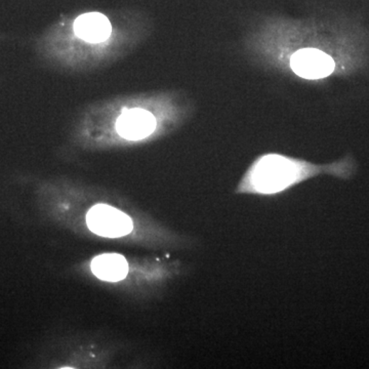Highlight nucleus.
<instances>
[{
  "instance_id": "7ed1b4c3",
  "label": "nucleus",
  "mask_w": 369,
  "mask_h": 369,
  "mask_svg": "<svg viewBox=\"0 0 369 369\" xmlns=\"http://www.w3.org/2000/svg\"><path fill=\"white\" fill-rule=\"evenodd\" d=\"M335 67L333 58L317 48H303L294 53L291 59L293 73L309 80L326 78L333 73Z\"/></svg>"
},
{
  "instance_id": "39448f33",
  "label": "nucleus",
  "mask_w": 369,
  "mask_h": 369,
  "mask_svg": "<svg viewBox=\"0 0 369 369\" xmlns=\"http://www.w3.org/2000/svg\"><path fill=\"white\" fill-rule=\"evenodd\" d=\"M74 32L84 41L100 43L106 41L111 35V23L103 14H84L74 22Z\"/></svg>"
},
{
  "instance_id": "f03ea898",
  "label": "nucleus",
  "mask_w": 369,
  "mask_h": 369,
  "mask_svg": "<svg viewBox=\"0 0 369 369\" xmlns=\"http://www.w3.org/2000/svg\"><path fill=\"white\" fill-rule=\"evenodd\" d=\"M86 224L95 234L103 237L118 238L130 234L132 221L120 210L106 204H99L90 209Z\"/></svg>"
},
{
  "instance_id": "f257e3e1",
  "label": "nucleus",
  "mask_w": 369,
  "mask_h": 369,
  "mask_svg": "<svg viewBox=\"0 0 369 369\" xmlns=\"http://www.w3.org/2000/svg\"><path fill=\"white\" fill-rule=\"evenodd\" d=\"M355 172L356 163L350 156L328 165H316L284 154L266 153L252 161L236 187L235 194L274 197L320 175L348 180Z\"/></svg>"
},
{
  "instance_id": "423d86ee",
  "label": "nucleus",
  "mask_w": 369,
  "mask_h": 369,
  "mask_svg": "<svg viewBox=\"0 0 369 369\" xmlns=\"http://www.w3.org/2000/svg\"><path fill=\"white\" fill-rule=\"evenodd\" d=\"M90 267L95 276L108 282L120 281L128 272V261L118 254H101L93 259Z\"/></svg>"
},
{
  "instance_id": "20e7f679",
  "label": "nucleus",
  "mask_w": 369,
  "mask_h": 369,
  "mask_svg": "<svg viewBox=\"0 0 369 369\" xmlns=\"http://www.w3.org/2000/svg\"><path fill=\"white\" fill-rule=\"evenodd\" d=\"M156 119L153 114L141 108L125 109L116 121V130L130 141H139L153 134Z\"/></svg>"
}]
</instances>
